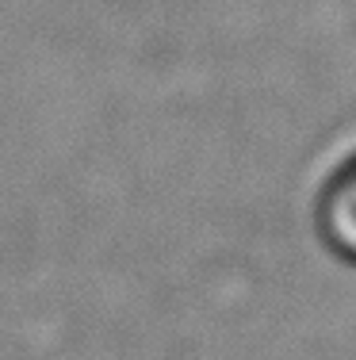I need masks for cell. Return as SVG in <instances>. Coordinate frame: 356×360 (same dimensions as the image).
I'll return each mask as SVG.
<instances>
[{"label": "cell", "instance_id": "1", "mask_svg": "<svg viewBox=\"0 0 356 360\" xmlns=\"http://www.w3.org/2000/svg\"><path fill=\"white\" fill-rule=\"evenodd\" d=\"M318 222L326 242L341 257L356 261V158L345 161L326 184L318 203Z\"/></svg>", "mask_w": 356, "mask_h": 360}]
</instances>
